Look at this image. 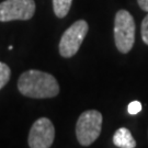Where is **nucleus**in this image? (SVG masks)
Listing matches in <instances>:
<instances>
[{
	"label": "nucleus",
	"mask_w": 148,
	"mask_h": 148,
	"mask_svg": "<svg viewBox=\"0 0 148 148\" xmlns=\"http://www.w3.org/2000/svg\"><path fill=\"white\" fill-rule=\"evenodd\" d=\"M18 89L23 95L33 99L54 98L59 93L55 77L36 69L24 71L18 80Z\"/></svg>",
	"instance_id": "1"
},
{
	"label": "nucleus",
	"mask_w": 148,
	"mask_h": 148,
	"mask_svg": "<svg viewBox=\"0 0 148 148\" xmlns=\"http://www.w3.org/2000/svg\"><path fill=\"white\" fill-rule=\"evenodd\" d=\"M114 42L123 54L128 53L135 42V21L127 10H119L114 19Z\"/></svg>",
	"instance_id": "2"
},
{
	"label": "nucleus",
	"mask_w": 148,
	"mask_h": 148,
	"mask_svg": "<svg viewBox=\"0 0 148 148\" xmlns=\"http://www.w3.org/2000/svg\"><path fill=\"white\" fill-rule=\"evenodd\" d=\"M103 117L97 110H88L81 113L76 124V136L80 145L90 146L99 137Z\"/></svg>",
	"instance_id": "3"
},
{
	"label": "nucleus",
	"mask_w": 148,
	"mask_h": 148,
	"mask_svg": "<svg viewBox=\"0 0 148 148\" xmlns=\"http://www.w3.org/2000/svg\"><path fill=\"white\" fill-rule=\"evenodd\" d=\"M89 30V25L85 20H78L64 32L59 42V54L69 58L79 51V47L85 40Z\"/></svg>",
	"instance_id": "4"
},
{
	"label": "nucleus",
	"mask_w": 148,
	"mask_h": 148,
	"mask_svg": "<svg viewBox=\"0 0 148 148\" xmlns=\"http://www.w3.org/2000/svg\"><path fill=\"white\" fill-rule=\"evenodd\" d=\"M35 13L34 0H5L0 3V21L30 20Z\"/></svg>",
	"instance_id": "5"
},
{
	"label": "nucleus",
	"mask_w": 148,
	"mask_h": 148,
	"mask_svg": "<svg viewBox=\"0 0 148 148\" xmlns=\"http://www.w3.org/2000/svg\"><path fill=\"white\" fill-rule=\"evenodd\" d=\"M55 138V128L52 121L47 117H41L34 122L29 134V147L48 148Z\"/></svg>",
	"instance_id": "6"
},
{
	"label": "nucleus",
	"mask_w": 148,
	"mask_h": 148,
	"mask_svg": "<svg viewBox=\"0 0 148 148\" xmlns=\"http://www.w3.org/2000/svg\"><path fill=\"white\" fill-rule=\"evenodd\" d=\"M113 144L120 148H135L136 142L133 137L132 133L126 127L119 128L113 135Z\"/></svg>",
	"instance_id": "7"
},
{
	"label": "nucleus",
	"mask_w": 148,
	"mask_h": 148,
	"mask_svg": "<svg viewBox=\"0 0 148 148\" xmlns=\"http://www.w3.org/2000/svg\"><path fill=\"white\" fill-rule=\"evenodd\" d=\"M73 0H53V9L57 18H65L68 14Z\"/></svg>",
	"instance_id": "8"
},
{
	"label": "nucleus",
	"mask_w": 148,
	"mask_h": 148,
	"mask_svg": "<svg viewBox=\"0 0 148 148\" xmlns=\"http://www.w3.org/2000/svg\"><path fill=\"white\" fill-rule=\"evenodd\" d=\"M11 70L7 64L0 62V90L2 89L10 80Z\"/></svg>",
	"instance_id": "9"
},
{
	"label": "nucleus",
	"mask_w": 148,
	"mask_h": 148,
	"mask_svg": "<svg viewBox=\"0 0 148 148\" xmlns=\"http://www.w3.org/2000/svg\"><path fill=\"white\" fill-rule=\"evenodd\" d=\"M142 108H143V106L139 101H132L127 106V112L131 115H136L137 113L142 111Z\"/></svg>",
	"instance_id": "10"
},
{
	"label": "nucleus",
	"mask_w": 148,
	"mask_h": 148,
	"mask_svg": "<svg viewBox=\"0 0 148 148\" xmlns=\"http://www.w3.org/2000/svg\"><path fill=\"white\" fill-rule=\"evenodd\" d=\"M140 33H142V38H143L144 43L146 45H148V14L144 18L143 22H142Z\"/></svg>",
	"instance_id": "11"
},
{
	"label": "nucleus",
	"mask_w": 148,
	"mask_h": 148,
	"mask_svg": "<svg viewBox=\"0 0 148 148\" xmlns=\"http://www.w3.org/2000/svg\"><path fill=\"white\" fill-rule=\"evenodd\" d=\"M138 5L140 7V9L148 12V0H137Z\"/></svg>",
	"instance_id": "12"
}]
</instances>
